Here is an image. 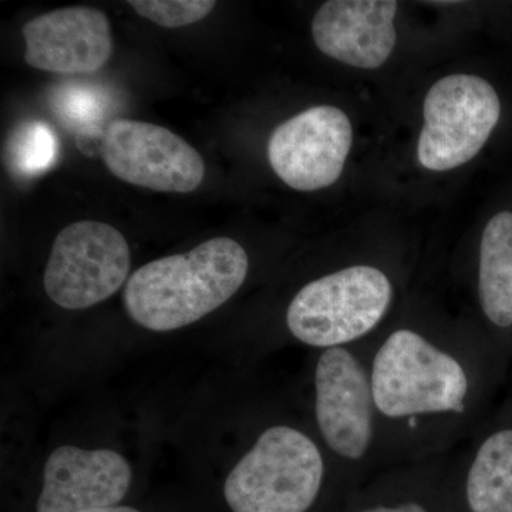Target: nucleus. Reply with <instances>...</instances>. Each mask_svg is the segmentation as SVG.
I'll return each mask as SVG.
<instances>
[{
	"mask_svg": "<svg viewBox=\"0 0 512 512\" xmlns=\"http://www.w3.org/2000/svg\"><path fill=\"white\" fill-rule=\"evenodd\" d=\"M248 266L242 245L225 237L148 262L127 281L128 315L154 332L184 328L231 299L244 284Z\"/></svg>",
	"mask_w": 512,
	"mask_h": 512,
	"instance_id": "f257e3e1",
	"label": "nucleus"
},
{
	"mask_svg": "<svg viewBox=\"0 0 512 512\" xmlns=\"http://www.w3.org/2000/svg\"><path fill=\"white\" fill-rule=\"evenodd\" d=\"M318 446L288 426L265 430L224 485L232 512H306L322 488Z\"/></svg>",
	"mask_w": 512,
	"mask_h": 512,
	"instance_id": "f03ea898",
	"label": "nucleus"
},
{
	"mask_svg": "<svg viewBox=\"0 0 512 512\" xmlns=\"http://www.w3.org/2000/svg\"><path fill=\"white\" fill-rule=\"evenodd\" d=\"M376 409L392 419L427 413H461L468 393L466 370L448 353L409 329L393 332L372 369Z\"/></svg>",
	"mask_w": 512,
	"mask_h": 512,
	"instance_id": "7ed1b4c3",
	"label": "nucleus"
},
{
	"mask_svg": "<svg viewBox=\"0 0 512 512\" xmlns=\"http://www.w3.org/2000/svg\"><path fill=\"white\" fill-rule=\"evenodd\" d=\"M392 296V284L382 271L350 266L303 286L289 305L286 323L306 345L340 348L375 329Z\"/></svg>",
	"mask_w": 512,
	"mask_h": 512,
	"instance_id": "20e7f679",
	"label": "nucleus"
},
{
	"mask_svg": "<svg viewBox=\"0 0 512 512\" xmlns=\"http://www.w3.org/2000/svg\"><path fill=\"white\" fill-rule=\"evenodd\" d=\"M501 103L490 83L471 74L439 80L424 100V126L417 146L420 164L448 171L480 153L498 120Z\"/></svg>",
	"mask_w": 512,
	"mask_h": 512,
	"instance_id": "39448f33",
	"label": "nucleus"
},
{
	"mask_svg": "<svg viewBox=\"0 0 512 512\" xmlns=\"http://www.w3.org/2000/svg\"><path fill=\"white\" fill-rule=\"evenodd\" d=\"M130 264V247L119 229L99 221L74 222L53 242L43 285L60 308L80 311L119 291Z\"/></svg>",
	"mask_w": 512,
	"mask_h": 512,
	"instance_id": "423d86ee",
	"label": "nucleus"
},
{
	"mask_svg": "<svg viewBox=\"0 0 512 512\" xmlns=\"http://www.w3.org/2000/svg\"><path fill=\"white\" fill-rule=\"evenodd\" d=\"M101 156L121 181L148 190L187 194L205 177L204 160L191 144L146 121H110L101 138Z\"/></svg>",
	"mask_w": 512,
	"mask_h": 512,
	"instance_id": "0eeeda50",
	"label": "nucleus"
},
{
	"mask_svg": "<svg viewBox=\"0 0 512 512\" xmlns=\"http://www.w3.org/2000/svg\"><path fill=\"white\" fill-rule=\"evenodd\" d=\"M352 140V124L342 110L311 107L275 128L269 163L293 190H322L339 180Z\"/></svg>",
	"mask_w": 512,
	"mask_h": 512,
	"instance_id": "6e6552de",
	"label": "nucleus"
},
{
	"mask_svg": "<svg viewBox=\"0 0 512 512\" xmlns=\"http://www.w3.org/2000/svg\"><path fill=\"white\" fill-rule=\"evenodd\" d=\"M315 412L328 446L348 460H360L373 439V393L365 370L343 348L326 349L315 372Z\"/></svg>",
	"mask_w": 512,
	"mask_h": 512,
	"instance_id": "1a4fd4ad",
	"label": "nucleus"
},
{
	"mask_svg": "<svg viewBox=\"0 0 512 512\" xmlns=\"http://www.w3.org/2000/svg\"><path fill=\"white\" fill-rule=\"evenodd\" d=\"M22 33L25 62L43 72L94 73L113 53L109 18L99 9L53 10L29 20Z\"/></svg>",
	"mask_w": 512,
	"mask_h": 512,
	"instance_id": "9d476101",
	"label": "nucleus"
},
{
	"mask_svg": "<svg viewBox=\"0 0 512 512\" xmlns=\"http://www.w3.org/2000/svg\"><path fill=\"white\" fill-rule=\"evenodd\" d=\"M130 484V464L116 451L59 447L47 458L36 512L114 507L123 500Z\"/></svg>",
	"mask_w": 512,
	"mask_h": 512,
	"instance_id": "9b49d317",
	"label": "nucleus"
},
{
	"mask_svg": "<svg viewBox=\"0 0 512 512\" xmlns=\"http://www.w3.org/2000/svg\"><path fill=\"white\" fill-rule=\"evenodd\" d=\"M396 13L393 0H330L313 18V40L332 59L359 69H377L396 46Z\"/></svg>",
	"mask_w": 512,
	"mask_h": 512,
	"instance_id": "f8f14e48",
	"label": "nucleus"
},
{
	"mask_svg": "<svg viewBox=\"0 0 512 512\" xmlns=\"http://www.w3.org/2000/svg\"><path fill=\"white\" fill-rule=\"evenodd\" d=\"M478 293L481 308L494 325H512V212L488 222L481 238Z\"/></svg>",
	"mask_w": 512,
	"mask_h": 512,
	"instance_id": "ddd939ff",
	"label": "nucleus"
},
{
	"mask_svg": "<svg viewBox=\"0 0 512 512\" xmlns=\"http://www.w3.org/2000/svg\"><path fill=\"white\" fill-rule=\"evenodd\" d=\"M471 512H512V430L491 434L478 448L466 484Z\"/></svg>",
	"mask_w": 512,
	"mask_h": 512,
	"instance_id": "4468645a",
	"label": "nucleus"
},
{
	"mask_svg": "<svg viewBox=\"0 0 512 512\" xmlns=\"http://www.w3.org/2000/svg\"><path fill=\"white\" fill-rule=\"evenodd\" d=\"M53 96V110L64 126L84 137L100 136V126L107 113L109 100L97 87L86 84H64Z\"/></svg>",
	"mask_w": 512,
	"mask_h": 512,
	"instance_id": "2eb2a0df",
	"label": "nucleus"
},
{
	"mask_svg": "<svg viewBox=\"0 0 512 512\" xmlns=\"http://www.w3.org/2000/svg\"><path fill=\"white\" fill-rule=\"evenodd\" d=\"M10 164L23 177L45 173L57 157L55 133L40 121L20 124L9 141Z\"/></svg>",
	"mask_w": 512,
	"mask_h": 512,
	"instance_id": "dca6fc26",
	"label": "nucleus"
},
{
	"mask_svg": "<svg viewBox=\"0 0 512 512\" xmlns=\"http://www.w3.org/2000/svg\"><path fill=\"white\" fill-rule=\"evenodd\" d=\"M141 18L167 29L184 28L207 18L217 6L214 0H131Z\"/></svg>",
	"mask_w": 512,
	"mask_h": 512,
	"instance_id": "f3484780",
	"label": "nucleus"
},
{
	"mask_svg": "<svg viewBox=\"0 0 512 512\" xmlns=\"http://www.w3.org/2000/svg\"><path fill=\"white\" fill-rule=\"evenodd\" d=\"M360 512H427L423 505L417 503H403L397 505H379V507L367 508Z\"/></svg>",
	"mask_w": 512,
	"mask_h": 512,
	"instance_id": "a211bd4d",
	"label": "nucleus"
},
{
	"mask_svg": "<svg viewBox=\"0 0 512 512\" xmlns=\"http://www.w3.org/2000/svg\"><path fill=\"white\" fill-rule=\"evenodd\" d=\"M80 512H140L136 508L126 507V505H114V507L96 508V510Z\"/></svg>",
	"mask_w": 512,
	"mask_h": 512,
	"instance_id": "6ab92c4d",
	"label": "nucleus"
}]
</instances>
